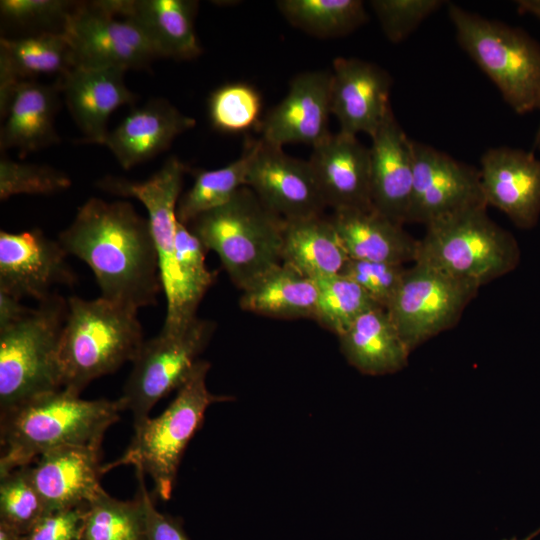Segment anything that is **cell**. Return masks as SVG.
Segmentation results:
<instances>
[{"mask_svg":"<svg viewBox=\"0 0 540 540\" xmlns=\"http://www.w3.org/2000/svg\"><path fill=\"white\" fill-rule=\"evenodd\" d=\"M58 242L92 270L101 297L137 311L157 304L163 291L149 220L127 201L91 197Z\"/></svg>","mask_w":540,"mask_h":540,"instance_id":"cell-1","label":"cell"},{"mask_svg":"<svg viewBox=\"0 0 540 540\" xmlns=\"http://www.w3.org/2000/svg\"><path fill=\"white\" fill-rule=\"evenodd\" d=\"M123 411L119 399L86 400L60 388L0 414V475L63 446H101Z\"/></svg>","mask_w":540,"mask_h":540,"instance_id":"cell-2","label":"cell"},{"mask_svg":"<svg viewBox=\"0 0 540 540\" xmlns=\"http://www.w3.org/2000/svg\"><path fill=\"white\" fill-rule=\"evenodd\" d=\"M533 147L536 149V150H540V126L537 130V133H536V136H535V140H534V145Z\"/></svg>","mask_w":540,"mask_h":540,"instance_id":"cell-47","label":"cell"},{"mask_svg":"<svg viewBox=\"0 0 540 540\" xmlns=\"http://www.w3.org/2000/svg\"><path fill=\"white\" fill-rule=\"evenodd\" d=\"M67 299L57 292L0 330V414L61 388L58 345Z\"/></svg>","mask_w":540,"mask_h":540,"instance_id":"cell-7","label":"cell"},{"mask_svg":"<svg viewBox=\"0 0 540 540\" xmlns=\"http://www.w3.org/2000/svg\"><path fill=\"white\" fill-rule=\"evenodd\" d=\"M71 179L48 165L22 163L8 158L0 161V199L17 194L49 195L68 189Z\"/></svg>","mask_w":540,"mask_h":540,"instance_id":"cell-38","label":"cell"},{"mask_svg":"<svg viewBox=\"0 0 540 540\" xmlns=\"http://www.w3.org/2000/svg\"><path fill=\"white\" fill-rule=\"evenodd\" d=\"M58 240L40 229L0 232V292L21 301L39 302L56 293L58 286H73L77 275Z\"/></svg>","mask_w":540,"mask_h":540,"instance_id":"cell-14","label":"cell"},{"mask_svg":"<svg viewBox=\"0 0 540 540\" xmlns=\"http://www.w3.org/2000/svg\"><path fill=\"white\" fill-rule=\"evenodd\" d=\"M75 61L70 43L63 31L1 38L0 40V112L13 89L21 82L33 81L43 74L64 76Z\"/></svg>","mask_w":540,"mask_h":540,"instance_id":"cell-27","label":"cell"},{"mask_svg":"<svg viewBox=\"0 0 540 540\" xmlns=\"http://www.w3.org/2000/svg\"><path fill=\"white\" fill-rule=\"evenodd\" d=\"M59 91V79L53 85L25 81L13 89L1 112L2 151L17 149L24 155L59 142L55 130Z\"/></svg>","mask_w":540,"mask_h":540,"instance_id":"cell-24","label":"cell"},{"mask_svg":"<svg viewBox=\"0 0 540 540\" xmlns=\"http://www.w3.org/2000/svg\"><path fill=\"white\" fill-rule=\"evenodd\" d=\"M211 365L199 360L173 401L158 416L148 417L134 428L131 443L116 461L103 465V473L120 465H132L149 475L153 493L160 500L171 498L183 454L201 428L210 405L229 401V396L209 391L206 378Z\"/></svg>","mask_w":540,"mask_h":540,"instance_id":"cell-5","label":"cell"},{"mask_svg":"<svg viewBox=\"0 0 540 540\" xmlns=\"http://www.w3.org/2000/svg\"><path fill=\"white\" fill-rule=\"evenodd\" d=\"M246 186L284 220L322 215L327 207L309 161L293 158L262 139L256 141Z\"/></svg>","mask_w":540,"mask_h":540,"instance_id":"cell-15","label":"cell"},{"mask_svg":"<svg viewBox=\"0 0 540 540\" xmlns=\"http://www.w3.org/2000/svg\"><path fill=\"white\" fill-rule=\"evenodd\" d=\"M137 313L101 296L69 297L58 345L61 388L80 394L93 380L133 362L144 342Z\"/></svg>","mask_w":540,"mask_h":540,"instance_id":"cell-3","label":"cell"},{"mask_svg":"<svg viewBox=\"0 0 540 540\" xmlns=\"http://www.w3.org/2000/svg\"><path fill=\"white\" fill-rule=\"evenodd\" d=\"M78 540H145L139 499L122 501L102 489L87 504Z\"/></svg>","mask_w":540,"mask_h":540,"instance_id":"cell-33","label":"cell"},{"mask_svg":"<svg viewBox=\"0 0 540 540\" xmlns=\"http://www.w3.org/2000/svg\"><path fill=\"white\" fill-rule=\"evenodd\" d=\"M124 73L115 68L75 66L59 78L68 110L87 142L103 144L110 115L120 106L134 103Z\"/></svg>","mask_w":540,"mask_h":540,"instance_id":"cell-22","label":"cell"},{"mask_svg":"<svg viewBox=\"0 0 540 540\" xmlns=\"http://www.w3.org/2000/svg\"><path fill=\"white\" fill-rule=\"evenodd\" d=\"M261 110L259 93L247 83H228L209 99L212 124L224 132H241L257 124Z\"/></svg>","mask_w":540,"mask_h":540,"instance_id":"cell-37","label":"cell"},{"mask_svg":"<svg viewBox=\"0 0 540 540\" xmlns=\"http://www.w3.org/2000/svg\"><path fill=\"white\" fill-rule=\"evenodd\" d=\"M448 14L462 49L518 114L540 110V45L526 32L455 4Z\"/></svg>","mask_w":540,"mask_h":540,"instance_id":"cell-6","label":"cell"},{"mask_svg":"<svg viewBox=\"0 0 540 540\" xmlns=\"http://www.w3.org/2000/svg\"><path fill=\"white\" fill-rule=\"evenodd\" d=\"M309 164L327 207L333 211L373 208L370 149L357 136L331 134L313 147Z\"/></svg>","mask_w":540,"mask_h":540,"instance_id":"cell-19","label":"cell"},{"mask_svg":"<svg viewBox=\"0 0 540 540\" xmlns=\"http://www.w3.org/2000/svg\"><path fill=\"white\" fill-rule=\"evenodd\" d=\"M277 7L292 25L322 37L345 35L367 20L360 0H281Z\"/></svg>","mask_w":540,"mask_h":540,"instance_id":"cell-32","label":"cell"},{"mask_svg":"<svg viewBox=\"0 0 540 540\" xmlns=\"http://www.w3.org/2000/svg\"><path fill=\"white\" fill-rule=\"evenodd\" d=\"M318 287L314 279L280 263L242 290V310L274 318H314Z\"/></svg>","mask_w":540,"mask_h":540,"instance_id":"cell-30","label":"cell"},{"mask_svg":"<svg viewBox=\"0 0 540 540\" xmlns=\"http://www.w3.org/2000/svg\"><path fill=\"white\" fill-rule=\"evenodd\" d=\"M338 337L349 364L365 375L392 374L408 364L411 352L384 308L363 313Z\"/></svg>","mask_w":540,"mask_h":540,"instance_id":"cell-28","label":"cell"},{"mask_svg":"<svg viewBox=\"0 0 540 540\" xmlns=\"http://www.w3.org/2000/svg\"><path fill=\"white\" fill-rule=\"evenodd\" d=\"M371 201L390 220L407 223L413 188V147L391 110L371 137Z\"/></svg>","mask_w":540,"mask_h":540,"instance_id":"cell-21","label":"cell"},{"mask_svg":"<svg viewBox=\"0 0 540 540\" xmlns=\"http://www.w3.org/2000/svg\"><path fill=\"white\" fill-rule=\"evenodd\" d=\"M23 536L9 525L0 522V540H23Z\"/></svg>","mask_w":540,"mask_h":540,"instance_id":"cell-46","label":"cell"},{"mask_svg":"<svg viewBox=\"0 0 540 540\" xmlns=\"http://www.w3.org/2000/svg\"><path fill=\"white\" fill-rule=\"evenodd\" d=\"M188 166L179 158L169 157L149 179L137 182L117 176H105L98 187L121 197L139 200L148 212L156 245L162 287L167 309L161 331L173 332L189 325L197 316L190 314L175 257L176 208Z\"/></svg>","mask_w":540,"mask_h":540,"instance_id":"cell-9","label":"cell"},{"mask_svg":"<svg viewBox=\"0 0 540 540\" xmlns=\"http://www.w3.org/2000/svg\"><path fill=\"white\" fill-rule=\"evenodd\" d=\"M87 504L45 513L23 536V540H78Z\"/></svg>","mask_w":540,"mask_h":540,"instance_id":"cell-42","label":"cell"},{"mask_svg":"<svg viewBox=\"0 0 540 540\" xmlns=\"http://www.w3.org/2000/svg\"><path fill=\"white\" fill-rule=\"evenodd\" d=\"M315 281L318 301L313 319L337 336L363 313L380 307L358 284L341 274Z\"/></svg>","mask_w":540,"mask_h":540,"instance_id":"cell-34","label":"cell"},{"mask_svg":"<svg viewBox=\"0 0 540 540\" xmlns=\"http://www.w3.org/2000/svg\"><path fill=\"white\" fill-rule=\"evenodd\" d=\"M480 163L487 205L506 214L518 228H533L540 218V159L532 152L502 146L486 150Z\"/></svg>","mask_w":540,"mask_h":540,"instance_id":"cell-16","label":"cell"},{"mask_svg":"<svg viewBox=\"0 0 540 540\" xmlns=\"http://www.w3.org/2000/svg\"><path fill=\"white\" fill-rule=\"evenodd\" d=\"M139 499L144 517L145 540H190L179 519L160 512L154 505L152 497L146 489L145 474L135 468Z\"/></svg>","mask_w":540,"mask_h":540,"instance_id":"cell-43","label":"cell"},{"mask_svg":"<svg viewBox=\"0 0 540 540\" xmlns=\"http://www.w3.org/2000/svg\"><path fill=\"white\" fill-rule=\"evenodd\" d=\"M330 218L350 259L401 265L416 261L419 240L374 208L337 210Z\"/></svg>","mask_w":540,"mask_h":540,"instance_id":"cell-25","label":"cell"},{"mask_svg":"<svg viewBox=\"0 0 540 540\" xmlns=\"http://www.w3.org/2000/svg\"><path fill=\"white\" fill-rule=\"evenodd\" d=\"M520 13L531 14L540 19V0L516 1Z\"/></svg>","mask_w":540,"mask_h":540,"instance_id":"cell-45","label":"cell"},{"mask_svg":"<svg viewBox=\"0 0 540 540\" xmlns=\"http://www.w3.org/2000/svg\"><path fill=\"white\" fill-rule=\"evenodd\" d=\"M255 148L256 141H253L238 159L226 166L196 171L193 185L179 198L177 220L188 225L198 215L228 202L240 188L246 186Z\"/></svg>","mask_w":540,"mask_h":540,"instance_id":"cell-31","label":"cell"},{"mask_svg":"<svg viewBox=\"0 0 540 540\" xmlns=\"http://www.w3.org/2000/svg\"><path fill=\"white\" fill-rule=\"evenodd\" d=\"M479 288L432 265L414 262L386 311L412 352L456 326Z\"/></svg>","mask_w":540,"mask_h":540,"instance_id":"cell-11","label":"cell"},{"mask_svg":"<svg viewBox=\"0 0 540 540\" xmlns=\"http://www.w3.org/2000/svg\"><path fill=\"white\" fill-rule=\"evenodd\" d=\"M62 31L70 43L75 66L125 72L148 67L159 58L143 30L134 20L119 13L112 1L76 4Z\"/></svg>","mask_w":540,"mask_h":540,"instance_id":"cell-12","label":"cell"},{"mask_svg":"<svg viewBox=\"0 0 540 540\" xmlns=\"http://www.w3.org/2000/svg\"><path fill=\"white\" fill-rule=\"evenodd\" d=\"M413 188L407 223H432L488 207L480 172L421 142H412Z\"/></svg>","mask_w":540,"mask_h":540,"instance_id":"cell-13","label":"cell"},{"mask_svg":"<svg viewBox=\"0 0 540 540\" xmlns=\"http://www.w3.org/2000/svg\"><path fill=\"white\" fill-rule=\"evenodd\" d=\"M28 310L20 300L0 292V330L19 321Z\"/></svg>","mask_w":540,"mask_h":540,"instance_id":"cell-44","label":"cell"},{"mask_svg":"<svg viewBox=\"0 0 540 540\" xmlns=\"http://www.w3.org/2000/svg\"><path fill=\"white\" fill-rule=\"evenodd\" d=\"M208 250L200 239L183 223L177 220L175 231V257L180 273L187 308L197 316L198 306L214 284L217 272L208 270L205 255Z\"/></svg>","mask_w":540,"mask_h":540,"instance_id":"cell-36","label":"cell"},{"mask_svg":"<svg viewBox=\"0 0 540 540\" xmlns=\"http://www.w3.org/2000/svg\"><path fill=\"white\" fill-rule=\"evenodd\" d=\"M331 72L310 71L296 76L285 98L259 123L261 139L282 147L304 143L312 147L327 139L331 114Z\"/></svg>","mask_w":540,"mask_h":540,"instance_id":"cell-18","label":"cell"},{"mask_svg":"<svg viewBox=\"0 0 540 540\" xmlns=\"http://www.w3.org/2000/svg\"><path fill=\"white\" fill-rule=\"evenodd\" d=\"M76 4L64 0H1L0 13L5 20L20 26L64 22Z\"/></svg>","mask_w":540,"mask_h":540,"instance_id":"cell-41","label":"cell"},{"mask_svg":"<svg viewBox=\"0 0 540 540\" xmlns=\"http://www.w3.org/2000/svg\"><path fill=\"white\" fill-rule=\"evenodd\" d=\"M45 513L29 465L0 475V522L24 535Z\"/></svg>","mask_w":540,"mask_h":540,"instance_id":"cell-35","label":"cell"},{"mask_svg":"<svg viewBox=\"0 0 540 540\" xmlns=\"http://www.w3.org/2000/svg\"><path fill=\"white\" fill-rule=\"evenodd\" d=\"M196 122L164 99H152L131 111L102 145L123 169H130L165 151L173 140Z\"/></svg>","mask_w":540,"mask_h":540,"instance_id":"cell-23","label":"cell"},{"mask_svg":"<svg viewBox=\"0 0 540 540\" xmlns=\"http://www.w3.org/2000/svg\"><path fill=\"white\" fill-rule=\"evenodd\" d=\"M391 78L386 71L367 61L339 57L331 72V114L339 132L372 137L392 110Z\"/></svg>","mask_w":540,"mask_h":540,"instance_id":"cell-17","label":"cell"},{"mask_svg":"<svg viewBox=\"0 0 540 540\" xmlns=\"http://www.w3.org/2000/svg\"><path fill=\"white\" fill-rule=\"evenodd\" d=\"M348 260L330 217L322 214L285 220L283 263L316 280L340 274Z\"/></svg>","mask_w":540,"mask_h":540,"instance_id":"cell-29","label":"cell"},{"mask_svg":"<svg viewBox=\"0 0 540 540\" xmlns=\"http://www.w3.org/2000/svg\"><path fill=\"white\" fill-rule=\"evenodd\" d=\"M29 473L46 513L86 505L103 489L101 446L52 449L29 465Z\"/></svg>","mask_w":540,"mask_h":540,"instance_id":"cell-20","label":"cell"},{"mask_svg":"<svg viewBox=\"0 0 540 540\" xmlns=\"http://www.w3.org/2000/svg\"><path fill=\"white\" fill-rule=\"evenodd\" d=\"M284 222L251 188L243 186L228 202L186 226L219 256L233 284L243 290L282 263Z\"/></svg>","mask_w":540,"mask_h":540,"instance_id":"cell-4","label":"cell"},{"mask_svg":"<svg viewBox=\"0 0 540 540\" xmlns=\"http://www.w3.org/2000/svg\"><path fill=\"white\" fill-rule=\"evenodd\" d=\"M443 3L441 0H373L370 6L387 39L399 43Z\"/></svg>","mask_w":540,"mask_h":540,"instance_id":"cell-39","label":"cell"},{"mask_svg":"<svg viewBox=\"0 0 540 540\" xmlns=\"http://www.w3.org/2000/svg\"><path fill=\"white\" fill-rule=\"evenodd\" d=\"M520 259L513 234L488 216L487 207H481L426 226L415 262L481 287L512 272Z\"/></svg>","mask_w":540,"mask_h":540,"instance_id":"cell-8","label":"cell"},{"mask_svg":"<svg viewBox=\"0 0 540 540\" xmlns=\"http://www.w3.org/2000/svg\"><path fill=\"white\" fill-rule=\"evenodd\" d=\"M116 10L134 20L159 57L186 60L201 47L194 27L198 2L193 0H112Z\"/></svg>","mask_w":540,"mask_h":540,"instance_id":"cell-26","label":"cell"},{"mask_svg":"<svg viewBox=\"0 0 540 540\" xmlns=\"http://www.w3.org/2000/svg\"><path fill=\"white\" fill-rule=\"evenodd\" d=\"M216 326L212 320L196 317L183 329L160 331L144 340L118 398L123 410L131 412L134 428L149 417L157 402L185 382Z\"/></svg>","mask_w":540,"mask_h":540,"instance_id":"cell-10","label":"cell"},{"mask_svg":"<svg viewBox=\"0 0 540 540\" xmlns=\"http://www.w3.org/2000/svg\"><path fill=\"white\" fill-rule=\"evenodd\" d=\"M406 270L401 264L349 258L340 274L358 284L377 305L386 309L398 291Z\"/></svg>","mask_w":540,"mask_h":540,"instance_id":"cell-40","label":"cell"}]
</instances>
